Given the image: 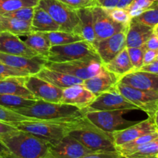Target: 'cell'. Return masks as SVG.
<instances>
[{"instance_id": "6da1fadb", "label": "cell", "mask_w": 158, "mask_h": 158, "mask_svg": "<svg viewBox=\"0 0 158 158\" xmlns=\"http://www.w3.org/2000/svg\"><path fill=\"white\" fill-rule=\"evenodd\" d=\"M0 142L15 158H47L51 144L25 131L0 134Z\"/></svg>"}, {"instance_id": "7a4b0ae2", "label": "cell", "mask_w": 158, "mask_h": 158, "mask_svg": "<svg viewBox=\"0 0 158 158\" xmlns=\"http://www.w3.org/2000/svg\"><path fill=\"white\" fill-rule=\"evenodd\" d=\"M26 117L46 121L71 123L80 120L84 115V110L75 106L63 103H52L37 100L31 106L15 110Z\"/></svg>"}, {"instance_id": "3957f363", "label": "cell", "mask_w": 158, "mask_h": 158, "mask_svg": "<svg viewBox=\"0 0 158 158\" xmlns=\"http://www.w3.org/2000/svg\"><path fill=\"white\" fill-rule=\"evenodd\" d=\"M68 135L94 152L117 151L112 134L96 127L85 118L84 115L80 120L70 123Z\"/></svg>"}, {"instance_id": "277c9868", "label": "cell", "mask_w": 158, "mask_h": 158, "mask_svg": "<svg viewBox=\"0 0 158 158\" xmlns=\"http://www.w3.org/2000/svg\"><path fill=\"white\" fill-rule=\"evenodd\" d=\"M71 123L37 120L14 123L12 126L19 131L29 133L41 140H45L51 145H54L67 135Z\"/></svg>"}, {"instance_id": "5b68a950", "label": "cell", "mask_w": 158, "mask_h": 158, "mask_svg": "<svg viewBox=\"0 0 158 158\" xmlns=\"http://www.w3.org/2000/svg\"><path fill=\"white\" fill-rule=\"evenodd\" d=\"M100 60L96 49L85 40L65 45L51 46L46 61L53 63L80 60Z\"/></svg>"}, {"instance_id": "8992f818", "label": "cell", "mask_w": 158, "mask_h": 158, "mask_svg": "<svg viewBox=\"0 0 158 158\" xmlns=\"http://www.w3.org/2000/svg\"><path fill=\"white\" fill-rule=\"evenodd\" d=\"M130 110H116L104 111H86L84 117L90 123L102 131L107 133H114L135 124L138 121H131L123 118V114L128 113Z\"/></svg>"}, {"instance_id": "52a82bcc", "label": "cell", "mask_w": 158, "mask_h": 158, "mask_svg": "<svg viewBox=\"0 0 158 158\" xmlns=\"http://www.w3.org/2000/svg\"><path fill=\"white\" fill-rule=\"evenodd\" d=\"M44 66L50 69L69 74L83 80L97 75L103 69V63L100 60L97 59L73 60L62 63L46 61Z\"/></svg>"}, {"instance_id": "ba28073f", "label": "cell", "mask_w": 158, "mask_h": 158, "mask_svg": "<svg viewBox=\"0 0 158 158\" xmlns=\"http://www.w3.org/2000/svg\"><path fill=\"white\" fill-rule=\"evenodd\" d=\"M117 89L125 98L144 111L148 117L157 120L158 92L141 90L117 83Z\"/></svg>"}, {"instance_id": "9c48e42d", "label": "cell", "mask_w": 158, "mask_h": 158, "mask_svg": "<svg viewBox=\"0 0 158 158\" xmlns=\"http://www.w3.org/2000/svg\"><path fill=\"white\" fill-rule=\"evenodd\" d=\"M38 6L52 17L60 30L73 32L79 22L77 11L69 9L58 0H39Z\"/></svg>"}, {"instance_id": "30bf717a", "label": "cell", "mask_w": 158, "mask_h": 158, "mask_svg": "<svg viewBox=\"0 0 158 158\" xmlns=\"http://www.w3.org/2000/svg\"><path fill=\"white\" fill-rule=\"evenodd\" d=\"M116 110H139L137 106L127 100L117 89V86L111 90L106 91L96 97L95 100L84 110L104 111Z\"/></svg>"}, {"instance_id": "8fae6325", "label": "cell", "mask_w": 158, "mask_h": 158, "mask_svg": "<svg viewBox=\"0 0 158 158\" xmlns=\"http://www.w3.org/2000/svg\"><path fill=\"white\" fill-rule=\"evenodd\" d=\"M25 87L36 98L43 101L60 103L63 89L53 86L36 75H28L22 78Z\"/></svg>"}, {"instance_id": "7c38bea8", "label": "cell", "mask_w": 158, "mask_h": 158, "mask_svg": "<svg viewBox=\"0 0 158 158\" xmlns=\"http://www.w3.org/2000/svg\"><path fill=\"white\" fill-rule=\"evenodd\" d=\"M91 9L94 18V28L97 42L108 38L117 32L126 29L127 25L120 24L114 21L106 13L104 8L96 5L93 6Z\"/></svg>"}, {"instance_id": "4fadbf2b", "label": "cell", "mask_w": 158, "mask_h": 158, "mask_svg": "<svg viewBox=\"0 0 158 158\" xmlns=\"http://www.w3.org/2000/svg\"><path fill=\"white\" fill-rule=\"evenodd\" d=\"M158 132L157 120L148 117L143 121H138L129 127L112 133L114 143L116 147L131 141L143 135Z\"/></svg>"}, {"instance_id": "5bb4252c", "label": "cell", "mask_w": 158, "mask_h": 158, "mask_svg": "<svg viewBox=\"0 0 158 158\" xmlns=\"http://www.w3.org/2000/svg\"><path fill=\"white\" fill-rule=\"evenodd\" d=\"M93 152L67 134L57 143L51 145L47 158H80Z\"/></svg>"}, {"instance_id": "9a60e30c", "label": "cell", "mask_w": 158, "mask_h": 158, "mask_svg": "<svg viewBox=\"0 0 158 158\" xmlns=\"http://www.w3.org/2000/svg\"><path fill=\"white\" fill-rule=\"evenodd\" d=\"M126 29L97 42L95 49L103 64L109 63L126 48Z\"/></svg>"}, {"instance_id": "2e32d148", "label": "cell", "mask_w": 158, "mask_h": 158, "mask_svg": "<svg viewBox=\"0 0 158 158\" xmlns=\"http://www.w3.org/2000/svg\"><path fill=\"white\" fill-rule=\"evenodd\" d=\"M0 52L28 58H41L19 35L8 32H0Z\"/></svg>"}, {"instance_id": "e0dca14e", "label": "cell", "mask_w": 158, "mask_h": 158, "mask_svg": "<svg viewBox=\"0 0 158 158\" xmlns=\"http://www.w3.org/2000/svg\"><path fill=\"white\" fill-rule=\"evenodd\" d=\"M46 60L42 58H28L0 52V63L20 69L29 75H35L45 66Z\"/></svg>"}, {"instance_id": "ac0fdd59", "label": "cell", "mask_w": 158, "mask_h": 158, "mask_svg": "<svg viewBox=\"0 0 158 158\" xmlns=\"http://www.w3.org/2000/svg\"><path fill=\"white\" fill-rule=\"evenodd\" d=\"M118 83L141 90L158 92V74L134 70L122 77Z\"/></svg>"}, {"instance_id": "d6986e66", "label": "cell", "mask_w": 158, "mask_h": 158, "mask_svg": "<svg viewBox=\"0 0 158 158\" xmlns=\"http://www.w3.org/2000/svg\"><path fill=\"white\" fill-rule=\"evenodd\" d=\"M96 98V96L83 85H75L63 89L60 103L73 105L85 110Z\"/></svg>"}, {"instance_id": "ffe728a7", "label": "cell", "mask_w": 158, "mask_h": 158, "mask_svg": "<svg viewBox=\"0 0 158 158\" xmlns=\"http://www.w3.org/2000/svg\"><path fill=\"white\" fill-rule=\"evenodd\" d=\"M119 80L120 79L118 77L106 70L103 66V69L100 73L83 80V85L85 88L97 97L103 93L116 88Z\"/></svg>"}, {"instance_id": "44dd1931", "label": "cell", "mask_w": 158, "mask_h": 158, "mask_svg": "<svg viewBox=\"0 0 158 158\" xmlns=\"http://www.w3.org/2000/svg\"><path fill=\"white\" fill-rule=\"evenodd\" d=\"M91 8L92 7L84 8L77 10L79 22L73 32L81 36L83 40L95 46L97 40L94 32V18Z\"/></svg>"}, {"instance_id": "7402d4cb", "label": "cell", "mask_w": 158, "mask_h": 158, "mask_svg": "<svg viewBox=\"0 0 158 158\" xmlns=\"http://www.w3.org/2000/svg\"><path fill=\"white\" fill-rule=\"evenodd\" d=\"M154 28L148 27L131 18L127 26L126 47H137L145 44Z\"/></svg>"}, {"instance_id": "603a6c76", "label": "cell", "mask_w": 158, "mask_h": 158, "mask_svg": "<svg viewBox=\"0 0 158 158\" xmlns=\"http://www.w3.org/2000/svg\"><path fill=\"white\" fill-rule=\"evenodd\" d=\"M35 75L56 87L63 89L75 85H82L83 80L69 74L44 67Z\"/></svg>"}, {"instance_id": "cb8c5ba5", "label": "cell", "mask_w": 158, "mask_h": 158, "mask_svg": "<svg viewBox=\"0 0 158 158\" xmlns=\"http://www.w3.org/2000/svg\"><path fill=\"white\" fill-rule=\"evenodd\" d=\"M31 27L34 32H47L60 30L59 25L44 9L39 6L34 8V14L31 22Z\"/></svg>"}, {"instance_id": "d4e9b609", "label": "cell", "mask_w": 158, "mask_h": 158, "mask_svg": "<svg viewBox=\"0 0 158 158\" xmlns=\"http://www.w3.org/2000/svg\"><path fill=\"white\" fill-rule=\"evenodd\" d=\"M103 65L106 70L118 77L119 79H120L128 73L134 71V68L130 60L127 47L124 48L121 52H119L109 63Z\"/></svg>"}, {"instance_id": "484cf974", "label": "cell", "mask_w": 158, "mask_h": 158, "mask_svg": "<svg viewBox=\"0 0 158 158\" xmlns=\"http://www.w3.org/2000/svg\"><path fill=\"white\" fill-rule=\"evenodd\" d=\"M24 36L26 37L23 40L24 43L41 58L46 60L51 46L44 32L32 31Z\"/></svg>"}, {"instance_id": "4316f807", "label": "cell", "mask_w": 158, "mask_h": 158, "mask_svg": "<svg viewBox=\"0 0 158 158\" xmlns=\"http://www.w3.org/2000/svg\"><path fill=\"white\" fill-rule=\"evenodd\" d=\"M22 78L23 77H12L0 80V94H11L37 100L25 87Z\"/></svg>"}, {"instance_id": "83f0119b", "label": "cell", "mask_w": 158, "mask_h": 158, "mask_svg": "<svg viewBox=\"0 0 158 158\" xmlns=\"http://www.w3.org/2000/svg\"><path fill=\"white\" fill-rule=\"evenodd\" d=\"M0 32H8L19 36H24L32 30L31 23L12 17L0 15Z\"/></svg>"}, {"instance_id": "f1b7e54d", "label": "cell", "mask_w": 158, "mask_h": 158, "mask_svg": "<svg viewBox=\"0 0 158 158\" xmlns=\"http://www.w3.org/2000/svg\"><path fill=\"white\" fill-rule=\"evenodd\" d=\"M158 139L134 148L123 154L122 158H157Z\"/></svg>"}, {"instance_id": "f546056e", "label": "cell", "mask_w": 158, "mask_h": 158, "mask_svg": "<svg viewBox=\"0 0 158 158\" xmlns=\"http://www.w3.org/2000/svg\"><path fill=\"white\" fill-rule=\"evenodd\" d=\"M44 33L49 40L51 46L65 45L83 40V39L81 36L73 32L57 30L44 32Z\"/></svg>"}, {"instance_id": "4dcf8cb0", "label": "cell", "mask_w": 158, "mask_h": 158, "mask_svg": "<svg viewBox=\"0 0 158 158\" xmlns=\"http://www.w3.org/2000/svg\"><path fill=\"white\" fill-rule=\"evenodd\" d=\"M36 100H37L21 97V96L0 94V106L13 110L31 106Z\"/></svg>"}, {"instance_id": "1f68e13d", "label": "cell", "mask_w": 158, "mask_h": 158, "mask_svg": "<svg viewBox=\"0 0 158 158\" xmlns=\"http://www.w3.org/2000/svg\"><path fill=\"white\" fill-rule=\"evenodd\" d=\"M156 139H158V132L151 133V134H146V135H143L141 137H137V138L134 139L131 141L123 143V144L120 145V146L116 147V151L122 157L123 154L127 153L128 151H131V150L134 149L137 147L145 144L147 143H149V142L156 140Z\"/></svg>"}, {"instance_id": "d6a6232c", "label": "cell", "mask_w": 158, "mask_h": 158, "mask_svg": "<svg viewBox=\"0 0 158 158\" xmlns=\"http://www.w3.org/2000/svg\"><path fill=\"white\" fill-rule=\"evenodd\" d=\"M39 0H0V15L24 7H35Z\"/></svg>"}, {"instance_id": "836d02e7", "label": "cell", "mask_w": 158, "mask_h": 158, "mask_svg": "<svg viewBox=\"0 0 158 158\" xmlns=\"http://www.w3.org/2000/svg\"><path fill=\"white\" fill-rule=\"evenodd\" d=\"M134 19L138 23L148 27L154 28L156 26H158L157 2H156L149 9H146L138 15L134 17Z\"/></svg>"}, {"instance_id": "e575fe53", "label": "cell", "mask_w": 158, "mask_h": 158, "mask_svg": "<svg viewBox=\"0 0 158 158\" xmlns=\"http://www.w3.org/2000/svg\"><path fill=\"white\" fill-rule=\"evenodd\" d=\"M37 120L38 119L26 117V116L19 114L13 110L0 106V121L2 122L12 125L14 123H21V122L33 121V120Z\"/></svg>"}, {"instance_id": "d590c367", "label": "cell", "mask_w": 158, "mask_h": 158, "mask_svg": "<svg viewBox=\"0 0 158 158\" xmlns=\"http://www.w3.org/2000/svg\"><path fill=\"white\" fill-rule=\"evenodd\" d=\"M127 49L134 70H138L143 66V53L147 49L146 44L137 47L127 48Z\"/></svg>"}, {"instance_id": "8d00e7d4", "label": "cell", "mask_w": 158, "mask_h": 158, "mask_svg": "<svg viewBox=\"0 0 158 158\" xmlns=\"http://www.w3.org/2000/svg\"><path fill=\"white\" fill-rule=\"evenodd\" d=\"M156 2L157 0H134L126 9L131 18H134L151 7Z\"/></svg>"}, {"instance_id": "74e56055", "label": "cell", "mask_w": 158, "mask_h": 158, "mask_svg": "<svg viewBox=\"0 0 158 158\" xmlns=\"http://www.w3.org/2000/svg\"><path fill=\"white\" fill-rule=\"evenodd\" d=\"M105 10L114 21L120 24L127 25L131 19L126 9L114 7L111 9H105Z\"/></svg>"}, {"instance_id": "f35d334b", "label": "cell", "mask_w": 158, "mask_h": 158, "mask_svg": "<svg viewBox=\"0 0 158 158\" xmlns=\"http://www.w3.org/2000/svg\"><path fill=\"white\" fill-rule=\"evenodd\" d=\"M34 8L35 7H24L21 8L19 9L13 11V12H8V13L4 14V16L12 17V18L16 19L22 20V21L27 22V23H31L34 14Z\"/></svg>"}, {"instance_id": "ab89813d", "label": "cell", "mask_w": 158, "mask_h": 158, "mask_svg": "<svg viewBox=\"0 0 158 158\" xmlns=\"http://www.w3.org/2000/svg\"><path fill=\"white\" fill-rule=\"evenodd\" d=\"M28 75L29 74L24 71L0 63V80L12 77H23Z\"/></svg>"}, {"instance_id": "60d3db41", "label": "cell", "mask_w": 158, "mask_h": 158, "mask_svg": "<svg viewBox=\"0 0 158 158\" xmlns=\"http://www.w3.org/2000/svg\"><path fill=\"white\" fill-rule=\"evenodd\" d=\"M58 1L63 3L69 9L75 11L84 8H90L97 5L95 0H58Z\"/></svg>"}, {"instance_id": "b9f144b4", "label": "cell", "mask_w": 158, "mask_h": 158, "mask_svg": "<svg viewBox=\"0 0 158 158\" xmlns=\"http://www.w3.org/2000/svg\"><path fill=\"white\" fill-rule=\"evenodd\" d=\"M80 158H122L117 151H98L82 156Z\"/></svg>"}, {"instance_id": "7bdbcfd3", "label": "cell", "mask_w": 158, "mask_h": 158, "mask_svg": "<svg viewBox=\"0 0 158 158\" xmlns=\"http://www.w3.org/2000/svg\"><path fill=\"white\" fill-rule=\"evenodd\" d=\"M158 26L154 27L153 32L148 39L146 44L147 49H153V50H158Z\"/></svg>"}, {"instance_id": "ee69618b", "label": "cell", "mask_w": 158, "mask_h": 158, "mask_svg": "<svg viewBox=\"0 0 158 158\" xmlns=\"http://www.w3.org/2000/svg\"><path fill=\"white\" fill-rule=\"evenodd\" d=\"M158 50H153V49H146L143 53V65L148 64L152 62L158 60Z\"/></svg>"}, {"instance_id": "f6af8a7d", "label": "cell", "mask_w": 158, "mask_h": 158, "mask_svg": "<svg viewBox=\"0 0 158 158\" xmlns=\"http://www.w3.org/2000/svg\"><path fill=\"white\" fill-rule=\"evenodd\" d=\"M138 70L153 74H158V60L148 64L143 65Z\"/></svg>"}, {"instance_id": "bcb514c9", "label": "cell", "mask_w": 158, "mask_h": 158, "mask_svg": "<svg viewBox=\"0 0 158 158\" xmlns=\"http://www.w3.org/2000/svg\"><path fill=\"white\" fill-rule=\"evenodd\" d=\"M97 6H101L105 9H111L117 7L120 0H95Z\"/></svg>"}, {"instance_id": "7dc6e473", "label": "cell", "mask_w": 158, "mask_h": 158, "mask_svg": "<svg viewBox=\"0 0 158 158\" xmlns=\"http://www.w3.org/2000/svg\"><path fill=\"white\" fill-rule=\"evenodd\" d=\"M15 130L17 129L15 127L12 126V125L0 121V134H6V133L15 131Z\"/></svg>"}, {"instance_id": "c3c4849f", "label": "cell", "mask_w": 158, "mask_h": 158, "mask_svg": "<svg viewBox=\"0 0 158 158\" xmlns=\"http://www.w3.org/2000/svg\"><path fill=\"white\" fill-rule=\"evenodd\" d=\"M133 1L134 0H120L118 4H117V7L121 8V9H127Z\"/></svg>"}, {"instance_id": "681fc988", "label": "cell", "mask_w": 158, "mask_h": 158, "mask_svg": "<svg viewBox=\"0 0 158 158\" xmlns=\"http://www.w3.org/2000/svg\"><path fill=\"white\" fill-rule=\"evenodd\" d=\"M0 156L2 157H6V156H11L10 153L8 151L7 148L0 142Z\"/></svg>"}, {"instance_id": "f907efd6", "label": "cell", "mask_w": 158, "mask_h": 158, "mask_svg": "<svg viewBox=\"0 0 158 158\" xmlns=\"http://www.w3.org/2000/svg\"><path fill=\"white\" fill-rule=\"evenodd\" d=\"M0 158H15V157H13L12 156H6V157H2V156H0Z\"/></svg>"}]
</instances>
